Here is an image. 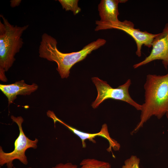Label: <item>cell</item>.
I'll list each match as a JSON object with an SVG mask.
<instances>
[{
    "instance_id": "cell-15",
    "label": "cell",
    "mask_w": 168,
    "mask_h": 168,
    "mask_svg": "<svg viewBox=\"0 0 168 168\" xmlns=\"http://www.w3.org/2000/svg\"><path fill=\"white\" fill-rule=\"evenodd\" d=\"M21 2V0H12L10 1L11 6L12 7L18 6Z\"/></svg>"
},
{
    "instance_id": "cell-7",
    "label": "cell",
    "mask_w": 168,
    "mask_h": 168,
    "mask_svg": "<svg viewBox=\"0 0 168 168\" xmlns=\"http://www.w3.org/2000/svg\"><path fill=\"white\" fill-rule=\"evenodd\" d=\"M47 115L53 119L54 124L57 122H59L79 137L81 140L82 147L83 148H85L86 147L85 142L86 140H88L93 143H96V142L94 139L95 137L100 136L105 138L108 141L109 145L107 150L109 152H111L112 149L115 151H118L120 149V146L119 143L110 136L107 125L105 124L102 125L101 129L99 132L94 133H89L81 131L68 124L58 118L52 111L48 110L47 112Z\"/></svg>"
},
{
    "instance_id": "cell-1",
    "label": "cell",
    "mask_w": 168,
    "mask_h": 168,
    "mask_svg": "<svg viewBox=\"0 0 168 168\" xmlns=\"http://www.w3.org/2000/svg\"><path fill=\"white\" fill-rule=\"evenodd\" d=\"M144 87L145 100L142 105L140 121L131 134L136 133L151 117L160 119L168 110V73L147 75Z\"/></svg>"
},
{
    "instance_id": "cell-12",
    "label": "cell",
    "mask_w": 168,
    "mask_h": 168,
    "mask_svg": "<svg viewBox=\"0 0 168 168\" xmlns=\"http://www.w3.org/2000/svg\"><path fill=\"white\" fill-rule=\"evenodd\" d=\"M78 0H59L63 8L66 11L70 10L76 15L81 11V8L78 6Z\"/></svg>"
},
{
    "instance_id": "cell-4",
    "label": "cell",
    "mask_w": 168,
    "mask_h": 168,
    "mask_svg": "<svg viewBox=\"0 0 168 168\" xmlns=\"http://www.w3.org/2000/svg\"><path fill=\"white\" fill-rule=\"evenodd\" d=\"M11 118L12 121L17 125L19 133L15 141L13 151L9 153L5 152L3 151L2 147H0V165L2 166L6 165L7 168H12L13 167V161L16 159L23 164L27 165L28 161L25 152L30 148L36 149L38 142L37 138L34 140H31L25 135L22 128L24 119L22 117L12 115Z\"/></svg>"
},
{
    "instance_id": "cell-3",
    "label": "cell",
    "mask_w": 168,
    "mask_h": 168,
    "mask_svg": "<svg viewBox=\"0 0 168 168\" xmlns=\"http://www.w3.org/2000/svg\"><path fill=\"white\" fill-rule=\"evenodd\" d=\"M3 22L0 21V79L6 82L5 74L12 67L16 59L15 56L23 44L21 36L28 25L22 26L11 24L0 14Z\"/></svg>"
},
{
    "instance_id": "cell-8",
    "label": "cell",
    "mask_w": 168,
    "mask_h": 168,
    "mask_svg": "<svg viewBox=\"0 0 168 168\" xmlns=\"http://www.w3.org/2000/svg\"><path fill=\"white\" fill-rule=\"evenodd\" d=\"M125 0H102L98 5V10L100 20L96 21L97 25L95 30L112 29L114 24L119 21L118 16L119 14L118 5L119 3H124Z\"/></svg>"
},
{
    "instance_id": "cell-9",
    "label": "cell",
    "mask_w": 168,
    "mask_h": 168,
    "mask_svg": "<svg viewBox=\"0 0 168 168\" xmlns=\"http://www.w3.org/2000/svg\"><path fill=\"white\" fill-rule=\"evenodd\" d=\"M134 24L130 21H119L114 24L112 29H116L124 31L130 35L135 41L137 49L136 54L138 57L141 56V49L143 45L148 48L152 47V43L157 34H153L147 31H140L138 29L134 28Z\"/></svg>"
},
{
    "instance_id": "cell-6",
    "label": "cell",
    "mask_w": 168,
    "mask_h": 168,
    "mask_svg": "<svg viewBox=\"0 0 168 168\" xmlns=\"http://www.w3.org/2000/svg\"><path fill=\"white\" fill-rule=\"evenodd\" d=\"M152 49L150 54L141 62L134 64L137 68L153 61L162 60L165 69L168 66V23L166 24L162 31L157 34L152 43Z\"/></svg>"
},
{
    "instance_id": "cell-17",
    "label": "cell",
    "mask_w": 168,
    "mask_h": 168,
    "mask_svg": "<svg viewBox=\"0 0 168 168\" xmlns=\"http://www.w3.org/2000/svg\"><path fill=\"white\" fill-rule=\"evenodd\" d=\"M32 168L31 167H28V168Z\"/></svg>"
},
{
    "instance_id": "cell-16",
    "label": "cell",
    "mask_w": 168,
    "mask_h": 168,
    "mask_svg": "<svg viewBox=\"0 0 168 168\" xmlns=\"http://www.w3.org/2000/svg\"><path fill=\"white\" fill-rule=\"evenodd\" d=\"M165 114L166 115L167 118L168 119V110L166 111Z\"/></svg>"
},
{
    "instance_id": "cell-10",
    "label": "cell",
    "mask_w": 168,
    "mask_h": 168,
    "mask_svg": "<svg viewBox=\"0 0 168 168\" xmlns=\"http://www.w3.org/2000/svg\"><path fill=\"white\" fill-rule=\"evenodd\" d=\"M38 88L37 84H27L24 80L10 84H0V90L7 97L9 104L13 102L17 95H30L37 90Z\"/></svg>"
},
{
    "instance_id": "cell-5",
    "label": "cell",
    "mask_w": 168,
    "mask_h": 168,
    "mask_svg": "<svg viewBox=\"0 0 168 168\" xmlns=\"http://www.w3.org/2000/svg\"><path fill=\"white\" fill-rule=\"evenodd\" d=\"M91 80L96 87L98 93L96 99L91 105L93 109L97 108L105 100L112 99L125 102L137 110H141L142 105L134 100L129 95L128 90L131 83L130 79H128L124 84L116 88L112 87L106 82L98 77H92Z\"/></svg>"
},
{
    "instance_id": "cell-11",
    "label": "cell",
    "mask_w": 168,
    "mask_h": 168,
    "mask_svg": "<svg viewBox=\"0 0 168 168\" xmlns=\"http://www.w3.org/2000/svg\"><path fill=\"white\" fill-rule=\"evenodd\" d=\"M80 165V166L77 168H111L109 163L94 158L83 159Z\"/></svg>"
},
{
    "instance_id": "cell-14",
    "label": "cell",
    "mask_w": 168,
    "mask_h": 168,
    "mask_svg": "<svg viewBox=\"0 0 168 168\" xmlns=\"http://www.w3.org/2000/svg\"><path fill=\"white\" fill-rule=\"evenodd\" d=\"M77 166L75 164L71 162L65 163H60L56 165L52 168H77Z\"/></svg>"
},
{
    "instance_id": "cell-2",
    "label": "cell",
    "mask_w": 168,
    "mask_h": 168,
    "mask_svg": "<svg viewBox=\"0 0 168 168\" xmlns=\"http://www.w3.org/2000/svg\"><path fill=\"white\" fill-rule=\"evenodd\" d=\"M106 42L104 39H98L78 51L64 53L58 49L56 39L45 33L41 36L39 56L49 61L56 62L58 65L56 69L61 78H67L69 76L70 69L74 64L84 59L92 51L104 45Z\"/></svg>"
},
{
    "instance_id": "cell-13",
    "label": "cell",
    "mask_w": 168,
    "mask_h": 168,
    "mask_svg": "<svg viewBox=\"0 0 168 168\" xmlns=\"http://www.w3.org/2000/svg\"><path fill=\"white\" fill-rule=\"evenodd\" d=\"M140 159L136 156L132 155L126 160L122 168H140Z\"/></svg>"
}]
</instances>
